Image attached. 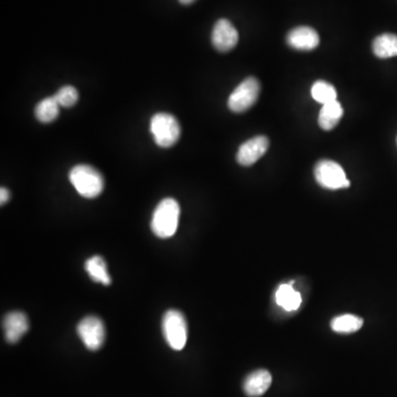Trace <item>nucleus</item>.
I'll list each match as a JSON object with an SVG mask.
<instances>
[{
	"instance_id": "obj_1",
	"label": "nucleus",
	"mask_w": 397,
	"mask_h": 397,
	"mask_svg": "<svg viewBox=\"0 0 397 397\" xmlns=\"http://www.w3.org/2000/svg\"><path fill=\"white\" fill-rule=\"evenodd\" d=\"M179 217L180 207L175 199L167 197L160 201L154 211L151 219V230L154 234L160 238H171L177 232Z\"/></svg>"
},
{
	"instance_id": "obj_2",
	"label": "nucleus",
	"mask_w": 397,
	"mask_h": 397,
	"mask_svg": "<svg viewBox=\"0 0 397 397\" xmlns=\"http://www.w3.org/2000/svg\"><path fill=\"white\" fill-rule=\"evenodd\" d=\"M69 179L80 195L88 199L98 197L104 190V178L92 166H75L69 173Z\"/></svg>"
},
{
	"instance_id": "obj_3",
	"label": "nucleus",
	"mask_w": 397,
	"mask_h": 397,
	"mask_svg": "<svg viewBox=\"0 0 397 397\" xmlns=\"http://www.w3.org/2000/svg\"><path fill=\"white\" fill-rule=\"evenodd\" d=\"M150 132L159 147L169 148L180 138L181 126L177 118L171 114L158 113L151 118Z\"/></svg>"
},
{
	"instance_id": "obj_4",
	"label": "nucleus",
	"mask_w": 397,
	"mask_h": 397,
	"mask_svg": "<svg viewBox=\"0 0 397 397\" xmlns=\"http://www.w3.org/2000/svg\"><path fill=\"white\" fill-rule=\"evenodd\" d=\"M163 333L171 349L180 351L188 340V326L185 316L178 310H169L163 316Z\"/></svg>"
},
{
	"instance_id": "obj_5",
	"label": "nucleus",
	"mask_w": 397,
	"mask_h": 397,
	"mask_svg": "<svg viewBox=\"0 0 397 397\" xmlns=\"http://www.w3.org/2000/svg\"><path fill=\"white\" fill-rule=\"evenodd\" d=\"M260 83L258 79H245L236 86L228 100V106L233 113H244L250 110L260 98Z\"/></svg>"
},
{
	"instance_id": "obj_6",
	"label": "nucleus",
	"mask_w": 397,
	"mask_h": 397,
	"mask_svg": "<svg viewBox=\"0 0 397 397\" xmlns=\"http://www.w3.org/2000/svg\"><path fill=\"white\" fill-rule=\"evenodd\" d=\"M315 177L321 187L329 190L350 187V181L347 180L345 170L333 160H320L315 167Z\"/></svg>"
},
{
	"instance_id": "obj_7",
	"label": "nucleus",
	"mask_w": 397,
	"mask_h": 397,
	"mask_svg": "<svg viewBox=\"0 0 397 397\" xmlns=\"http://www.w3.org/2000/svg\"><path fill=\"white\" fill-rule=\"evenodd\" d=\"M76 331L85 347L91 351H96L102 347L105 340V328L100 318L94 316L85 317L79 323Z\"/></svg>"
},
{
	"instance_id": "obj_8",
	"label": "nucleus",
	"mask_w": 397,
	"mask_h": 397,
	"mask_svg": "<svg viewBox=\"0 0 397 397\" xmlns=\"http://www.w3.org/2000/svg\"><path fill=\"white\" fill-rule=\"evenodd\" d=\"M211 41L217 51L229 52L238 45V30L228 19H220L213 27Z\"/></svg>"
},
{
	"instance_id": "obj_9",
	"label": "nucleus",
	"mask_w": 397,
	"mask_h": 397,
	"mask_svg": "<svg viewBox=\"0 0 397 397\" xmlns=\"http://www.w3.org/2000/svg\"><path fill=\"white\" fill-rule=\"evenodd\" d=\"M270 147V140L265 136H256L245 142L238 148L236 160L241 166L250 167L265 155Z\"/></svg>"
},
{
	"instance_id": "obj_10",
	"label": "nucleus",
	"mask_w": 397,
	"mask_h": 397,
	"mask_svg": "<svg viewBox=\"0 0 397 397\" xmlns=\"http://www.w3.org/2000/svg\"><path fill=\"white\" fill-rule=\"evenodd\" d=\"M320 38L317 31L307 25L294 28L287 35L290 48L298 51H313L319 45Z\"/></svg>"
},
{
	"instance_id": "obj_11",
	"label": "nucleus",
	"mask_w": 397,
	"mask_h": 397,
	"mask_svg": "<svg viewBox=\"0 0 397 397\" xmlns=\"http://www.w3.org/2000/svg\"><path fill=\"white\" fill-rule=\"evenodd\" d=\"M5 337L9 343H17L29 330V320L21 311L8 313L4 319Z\"/></svg>"
},
{
	"instance_id": "obj_12",
	"label": "nucleus",
	"mask_w": 397,
	"mask_h": 397,
	"mask_svg": "<svg viewBox=\"0 0 397 397\" xmlns=\"http://www.w3.org/2000/svg\"><path fill=\"white\" fill-rule=\"evenodd\" d=\"M272 385V374L266 370H258L251 373L245 379L243 389L248 397H260L267 392Z\"/></svg>"
},
{
	"instance_id": "obj_13",
	"label": "nucleus",
	"mask_w": 397,
	"mask_h": 397,
	"mask_svg": "<svg viewBox=\"0 0 397 397\" xmlns=\"http://www.w3.org/2000/svg\"><path fill=\"white\" fill-rule=\"evenodd\" d=\"M343 116V105L338 100H333V102L323 105L320 110L318 122H319L320 127L323 130H331L339 124Z\"/></svg>"
},
{
	"instance_id": "obj_14",
	"label": "nucleus",
	"mask_w": 397,
	"mask_h": 397,
	"mask_svg": "<svg viewBox=\"0 0 397 397\" xmlns=\"http://www.w3.org/2000/svg\"><path fill=\"white\" fill-rule=\"evenodd\" d=\"M373 52L377 58L389 59L397 55V35L383 33L375 38L372 45Z\"/></svg>"
},
{
	"instance_id": "obj_15",
	"label": "nucleus",
	"mask_w": 397,
	"mask_h": 397,
	"mask_svg": "<svg viewBox=\"0 0 397 397\" xmlns=\"http://www.w3.org/2000/svg\"><path fill=\"white\" fill-rule=\"evenodd\" d=\"M85 270L94 282H100L102 285H110L112 280L108 274V266H106L105 260H103L100 256H93V258H88L85 263Z\"/></svg>"
},
{
	"instance_id": "obj_16",
	"label": "nucleus",
	"mask_w": 397,
	"mask_h": 397,
	"mask_svg": "<svg viewBox=\"0 0 397 397\" xmlns=\"http://www.w3.org/2000/svg\"><path fill=\"white\" fill-rule=\"evenodd\" d=\"M276 300L278 305L287 311L297 310L301 305V296L292 288V284H284L278 288Z\"/></svg>"
},
{
	"instance_id": "obj_17",
	"label": "nucleus",
	"mask_w": 397,
	"mask_h": 397,
	"mask_svg": "<svg viewBox=\"0 0 397 397\" xmlns=\"http://www.w3.org/2000/svg\"><path fill=\"white\" fill-rule=\"evenodd\" d=\"M59 113H60V105L54 96L45 98L40 103H38L35 110V117L43 124H49L57 120L59 117Z\"/></svg>"
},
{
	"instance_id": "obj_18",
	"label": "nucleus",
	"mask_w": 397,
	"mask_h": 397,
	"mask_svg": "<svg viewBox=\"0 0 397 397\" xmlns=\"http://www.w3.org/2000/svg\"><path fill=\"white\" fill-rule=\"evenodd\" d=\"M363 319L355 315H343L331 321V328L338 333H357L362 328Z\"/></svg>"
},
{
	"instance_id": "obj_19",
	"label": "nucleus",
	"mask_w": 397,
	"mask_h": 397,
	"mask_svg": "<svg viewBox=\"0 0 397 397\" xmlns=\"http://www.w3.org/2000/svg\"><path fill=\"white\" fill-rule=\"evenodd\" d=\"M311 96L316 102L320 103L323 105L337 100V91H335V86L326 81H317L313 85Z\"/></svg>"
},
{
	"instance_id": "obj_20",
	"label": "nucleus",
	"mask_w": 397,
	"mask_h": 397,
	"mask_svg": "<svg viewBox=\"0 0 397 397\" xmlns=\"http://www.w3.org/2000/svg\"><path fill=\"white\" fill-rule=\"evenodd\" d=\"M55 100L59 103V105L62 108H72L76 104L79 100V92L73 86H63L54 96Z\"/></svg>"
},
{
	"instance_id": "obj_21",
	"label": "nucleus",
	"mask_w": 397,
	"mask_h": 397,
	"mask_svg": "<svg viewBox=\"0 0 397 397\" xmlns=\"http://www.w3.org/2000/svg\"><path fill=\"white\" fill-rule=\"evenodd\" d=\"M9 199H11V192L6 188H1L0 189V202H1V205L7 203Z\"/></svg>"
},
{
	"instance_id": "obj_22",
	"label": "nucleus",
	"mask_w": 397,
	"mask_h": 397,
	"mask_svg": "<svg viewBox=\"0 0 397 397\" xmlns=\"http://www.w3.org/2000/svg\"><path fill=\"white\" fill-rule=\"evenodd\" d=\"M195 1V0H179V3L183 4V5H191Z\"/></svg>"
}]
</instances>
